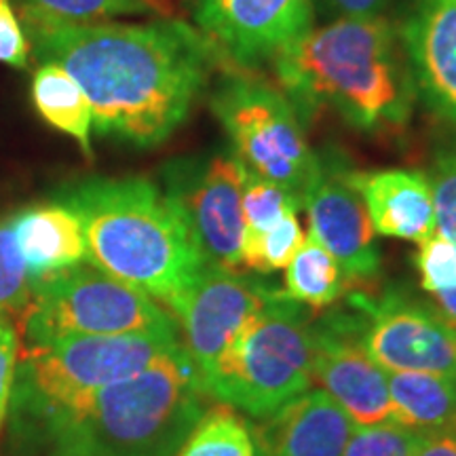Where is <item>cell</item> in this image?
I'll use <instances>...</instances> for the list:
<instances>
[{
    "mask_svg": "<svg viewBox=\"0 0 456 456\" xmlns=\"http://www.w3.org/2000/svg\"><path fill=\"white\" fill-rule=\"evenodd\" d=\"M351 322L362 349L385 372L456 376V328L403 289L353 294Z\"/></svg>",
    "mask_w": 456,
    "mask_h": 456,
    "instance_id": "obj_10",
    "label": "cell"
},
{
    "mask_svg": "<svg viewBox=\"0 0 456 456\" xmlns=\"http://www.w3.org/2000/svg\"><path fill=\"white\" fill-rule=\"evenodd\" d=\"M416 431L397 423L355 427L342 456H410Z\"/></svg>",
    "mask_w": 456,
    "mask_h": 456,
    "instance_id": "obj_29",
    "label": "cell"
},
{
    "mask_svg": "<svg viewBox=\"0 0 456 456\" xmlns=\"http://www.w3.org/2000/svg\"><path fill=\"white\" fill-rule=\"evenodd\" d=\"M317 3L334 20H340V17L383 15L389 0H317Z\"/></svg>",
    "mask_w": 456,
    "mask_h": 456,
    "instance_id": "obj_33",
    "label": "cell"
},
{
    "mask_svg": "<svg viewBox=\"0 0 456 456\" xmlns=\"http://www.w3.org/2000/svg\"><path fill=\"white\" fill-rule=\"evenodd\" d=\"M83 224L89 265L169 305L208 265L175 205L146 178H91L64 201Z\"/></svg>",
    "mask_w": 456,
    "mask_h": 456,
    "instance_id": "obj_4",
    "label": "cell"
},
{
    "mask_svg": "<svg viewBox=\"0 0 456 456\" xmlns=\"http://www.w3.org/2000/svg\"><path fill=\"white\" fill-rule=\"evenodd\" d=\"M34 294V279L15 243L11 218L0 220V315L21 317Z\"/></svg>",
    "mask_w": 456,
    "mask_h": 456,
    "instance_id": "obj_25",
    "label": "cell"
},
{
    "mask_svg": "<svg viewBox=\"0 0 456 456\" xmlns=\"http://www.w3.org/2000/svg\"><path fill=\"white\" fill-rule=\"evenodd\" d=\"M305 237L298 222V212H289L269 231L245 235L241 266L258 273L283 271L294 258V254L298 252Z\"/></svg>",
    "mask_w": 456,
    "mask_h": 456,
    "instance_id": "obj_24",
    "label": "cell"
},
{
    "mask_svg": "<svg viewBox=\"0 0 456 456\" xmlns=\"http://www.w3.org/2000/svg\"><path fill=\"white\" fill-rule=\"evenodd\" d=\"M28 38L17 21L11 0H0V61L3 64L26 68Z\"/></svg>",
    "mask_w": 456,
    "mask_h": 456,
    "instance_id": "obj_31",
    "label": "cell"
},
{
    "mask_svg": "<svg viewBox=\"0 0 456 456\" xmlns=\"http://www.w3.org/2000/svg\"><path fill=\"white\" fill-rule=\"evenodd\" d=\"M283 271V294L305 306H328L345 294L346 275L342 266L309 235Z\"/></svg>",
    "mask_w": 456,
    "mask_h": 456,
    "instance_id": "obj_21",
    "label": "cell"
},
{
    "mask_svg": "<svg viewBox=\"0 0 456 456\" xmlns=\"http://www.w3.org/2000/svg\"><path fill=\"white\" fill-rule=\"evenodd\" d=\"M427 178L436 205L437 232L456 245V144L437 152Z\"/></svg>",
    "mask_w": 456,
    "mask_h": 456,
    "instance_id": "obj_28",
    "label": "cell"
},
{
    "mask_svg": "<svg viewBox=\"0 0 456 456\" xmlns=\"http://www.w3.org/2000/svg\"><path fill=\"white\" fill-rule=\"evenodd\" d=\"M376 235L420 243L437 231L436 205L425 171H349Z\"/></svg>",
    "mask_w": 456,
    "mask_h": 456,
    "instance_id": "obj_17",
    "label": "cell"
},
{
    "mask_svg": "<svg viewBox=\"0 0 456 456\" xmlns=\"http://www.w3.org/2000/svg\"><path fill=\"white\" fill-rule=\"evenodd\" d=\"M353 429L345 410L317 389L249 425L254 456H342Z\"/></svg>",
    "mask_w": 456,
    "mask_h": 456,
    "instance_id": "obj_16",
    "label": "cell"
},
{
    "mask_svg": "<svg viewBox=\"0 0 456 456\" xmlns=\"http://www.w3.org/2000/svg\"><path fill=\"white\" fill-rule=\"evenodd\" d=\"M410 456H456V427L416 431Z\"/></svg>",
    "mask_w": 456,
    "mask_h": 456,
    "instance_id": "obj_32",
    "label": "cell"
},
{
    "mask_svg": "<svg viewBox=\"0 0 456 456\" xmlns=\"http://www.w3.org/2000/svg\"><path fill=\"white\" fill-rule=\"evenodd\" d=\"M431 298H433V306L446 317L448 323H452L456 328V288L446 289V292L431 294Z\"/></svg>",
    "mask_w": 456,
    "mask_h": 456,
    "instance_id": "obj_34",
    "label": "cell"
},
{
    "mask_svg": "<svg viewBox=\"0 0 456 456\" xmlns=\"http://www.w3.org/2000/svg\"><path fill=\"white\" fill-rule=\"evenodd\" d=\"M11 228L34 281L87 260L83 224L66 203L21 209L11 218Z\"/></svg>",
    "mask_w": 456,
    "mask_h": 456,
    "instance_id": "obj_18",
    "label": "cell"
},
{
    "mask_svg": "<svg viewBox=\"0 0 456 456\" xmlns=\"http://www.w3.org/2000/svg\"><path fill=\"white\" fill-rule=\"evenodd\" d=\"M20 319L26 346L72 336L178 330L152 296L83 262L37 279L30 305Z\"/></svg>",
    "mask_w": 456,
    "mask_h": 456,
    "instance_id": "obj_7",
    "label": "cell"
},
{
    "mask_svg": "<svg viewBox=\"0 0 456 456\" xmlns=\"http://www.w3.org/2000/svg\"><path fill=\"white\" fill-rule=\"evenodd\" d=\"M184 349L178 330L72 336L26 346L24 391L32 408L74 403Z\"/></svg>",
    "mask_w": 456,
    "mask_h": 456,
    "instance_id": "obj_8",
    "label": "cell"
},
{
    "mask_svg": "<svg viewBox=\"0 0 456 456\" xmlns=\"http://www.w3.org/2000/svg\"><path fill=\"white\" fill-rule=\"evenodd\" d=\"M24 24L38 60L81 85L95 131L140 148L161 144L184 123L220 61L201 32L175 20Z\"/></svg>",
    "mask_w": 456,
    "mask_h": 456,
    "instance_id": "obj_1",
    "label": "cell"
},
{
    "mask_svg": "<svg viewBox=\"0 0 456 456\" xmlns=\"http://www.w3.org/2000/svg\"><path fill=\"white\" fill-rule=\"evenodd\" d=\"M311 330L309 306L275 289L248 319L203 391L249 419H266L311 389Z\"/></svg>",
    "mask_w": 456,
    "mask_h": 456,
    "instance_id": "obj_5",
    "label": "cell"
},
{
    "mask_svg": "<svg viewBox=\"0 0 456 456\" xmlns=\"http://www.w3.org/2000/svg\"><path fill=\"white\" fill-rule=\"evenodd\" d=\"M186 349L94 395L34 408L47 456H175L205 412Z\"/></svg>",
    "mask_w": 456,
    "mask_h": 456,
    "instance_id": "obj_3",
    "label": "cell"
},
{
    "mask_svg": "<svg viewBox=\"0 0 456 456\" xmlns=\"http://www.w3.org/2000/svg\"><path fill=\"white\" fill-rule=\"evenodd\" d=\"M17 363H20V336H17L11 319L0 315V427L11 408Z\"/></svg>",
    "mask_w": 456,
    "mask_h": 456,
    "instance_id": "obj_30",
    "label": "cell"
},
{
    "mask_svg": "<svg viewBox=\"0 0 456 456\" xmlns=\"http://www.w3.org/2000/svg\"><path fill=\"white\" fill-rule=\"evenodd\" d=\"M24 17L91 24L114 15L165 11L161 0H20Z\"/></svg>",
    "mask_w": 456,
    "mask_h": 456,
    "instance_id": "obj_23",
    "label": "cell"
},
{
    "mask_svg": "<svg viewBox=\"0 0 456 456\" xmlns=\"http://www.w3.org/2000/svg\"><path fill=\"white\" fill-rule=\"evenodd\" d=\"M273 64L305 127L323 108L362 131L403 127L419 98L399 30L383 15L311 28Z\"/></svg>",
    "mask_w": 456,
    "mask_h": 456,
    "instance_id": "obj_2",
    "label": "cell"
},
{
    "mask_svg": "<svg viewBox=\"0 0 456 456\" xmlns=\"http://www.w3.org/2000/svg\"><path fill=\"white\" fill-rule=\"evenodd\" d=\"M289 212H300L298 203L294 201L283 188L273 182L260 178L245 169L243 184V220L245 235H256V232L269 231L275 226L283 216Z\"/></svg>",
    "mask_w": 456,
    "mask_h": 456,
    "instance_id": "obj_26",
    "label": "cell"
},
{
    "mask_svg": "<svg viewBox=\"0 0 456 456\" xmlns=\"http://www.w3.org/2000/svg\"><path fill=\"white\" fill-rule=\"evenodd\" d=\"M414 266L419 273L420 288L427 294L456 288V245L442 232L436 231L431 237L419 243V252L414 254Z\"/></svg>",
    "mask_w": 456,
    "mask_h": 456,
    "instance_id": "obj_27",
    "label": "cell"
},
{
    "mask_svg": "<svg viewBox=\"0 0 456 456\" xmlns=\"http://www.w3.org/2000/svg\"><path fill=\"white\" fill-rule=\"evenodd\" d=\"M309 237L326 248L351 281H368L380 273L376 231L359 192L349 182V169L326 167L306 197Z\"/></svg>",
    "mask_w": 456,
    "mask_h": 456,
    "instance_id": "obj_14",
    "label": "cell"
},
{
    "mask_svg": "<svg viewBox=\"0 0 456 456\" xmlns=\"http://www.w3.org/2000/svg\"><path fill=\"white\" fill-rule=\"evenodd\" d=\"M32 100L45 121L72 135L85 155L91 157L94 112L81 85L64 68L53 61L38 68L32 78Z\"/></svg>",
    "mask_w": 456,
    "mask_h": 456,
    "instance_id": "obj_20",
    "label": "cell"
},
{
    "mask_svg": "<svg viewBox=\"0 0 456 456\" xmlns=\"http://www.w3.org/2000/svg\"><path fill=\"white\" fill-rule=\"evenodd\" d=\"M275 289L260 279L208 262L195 281L169 302L167 306L184 334L182 345L203 387L248 319Z\"/></svg>",
    "mask_w": 456,
    "mask_h": 456,
    "instance_id": "obj_11",
    "label": "cell"
},
{
    "mask_svg": "<svg viewBox=\"0 0 456 456\" xmlns=\"http://www.w3.org/2000/svg\"><path fill=\"white\" fill-rule=\"evenodd\" d=\"M311 372L355 427L395 423L387 372L359 345L351 313H330L313 322Z\"/></svg>",
    "mask_w": 456,
    "mask_h": 456,
    "instance_id": "obj_13",
    "label": "cell"
},
{
    "mask_svg": "<svg viewBox=\"0 0 456 456\" xmlns=\"http://www.w3.org/2000/svg\"><path fill=\"white\" fill-rule=\"evenodd\" d=\"M315 0H195V24L220 60L254 70L313 28Z\"/></svg>",
    "mask_w": 456,
    "mask_h": 456,
    "instance_id": "obj_12",
    "label": "cell"
},
{
    "mask_svg": "<svg viewBox=\"0 0 456 456\" xmlns=\"http://www.w3.org/2000/svg\"><path fill=\"white\" fill-rule=\"evenodd\" d=\"M209 108L243 167L283 188L305 208L322 175V159L306 142L305 125L288 95L249 70H232L214 87Z\"/></svg>",
    "mask_w": 456,
    "mask_h": 456,
    "instance_id": "obj_6",
    "label": "cell"
},
{
    "mask_svg": "<svg viewBox=\"0 0 456 456\" xmlns=\"http://www.w3.org/2000/svg\"><path fill=\"white\" fill-rule=\"evenodd\" d=\"M163 184L208 262L243 269L245 167L232 148L169 161Z\"/></svg>",
    "mask_w": 456,
    "mask_h": 456,
    "instance_id": "obj_9",
    "label": "cell"
},
{
    "mask_svg": "<svg viewBox=\"0 0 456 456\" xmlns=\"http://www.w3.org/2000/svg\"><path fill=\"white\" fill-rule=\"evenodd\" d=\"M397 30L416 95L456 125V0H410Z\"/></svg>",
    "mask_w": 456,
    "mask_h": 456,
    "instance_id": "obj_15",
    "label": "cell"
},
{
    "mask_svg": "<svg viewBox=\"0 0 456 456\" xmlns=\"http://www.w3.org/2000/svg\"><path fill=\"white\" fill-rule=\"evenodd\" d=\"M175 456H254L252 431L235 410L220 403L205 410Z\"/></svg>",
    "mask_w": 456,
    "mask_h": 456,
    "instance_id": "obj_22",
    "label": "cell"
},
{
    "mask_svg": "<svg viewBox=\"0 0 456 456\" xmlns=\"http://www.w3.org/2000/svg\"><path fill=\"white\" fill-rule=\"evenodd\" d=\"M393 420L412 431L456 427V376L387 372Z\"/></svg>",
    "mask_w": 456,
    "mask_h": 456,
    "instance_id": "obj_19",
    "label": "cell"
}]
</instances>
